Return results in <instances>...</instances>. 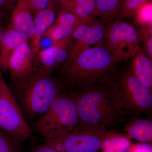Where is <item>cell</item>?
<instances>
[{
  "label": "cell",
  "mask_w": 152,
  "mask_h": 152,
  "mask_svg": "<svg viewBox=\"0 0 152 152\" xmlns=\"http://www.w3.org/2000/svg\"><path fill=\"white\" fill-rule=\"evenodd\" d=\"M75 94L80 124L108 130L127 121L129 116L117 105L104 80Z\"/></svg>",
  "instance_id": "cell-1"
},
{
  "label": "cell",
  "mask_w": 152,
  "mask_h": 152,
  "mask_svg": "<svg viewBox=\"0 0 152 152\" xmlns=\"http://www.w3.org/2000/svg\"><path fill=\"white\" fill-rule=\"evenodd\" d=\"M14 83L16 99L24 115L30 120L47 111L62 92L63 86L53 77L52 72L36 68L26 78Z\"/></svg>",
  "instance_id": "cell-2"
},
{
  "label": "cell",
  "mask_w": 152,
  "mask_h": 152,
  "mask_svg": "<svg viewBox=\"0 0 152 152\" xmlns=\"http://www.w3.org/2000/svg\"><path fill=\"white\" fill-rule=\"evenodd\" d=\"M118 62L103 46L91 47L61 69L64 83L78 90L98 83L115 72Z\"/></svg>",
  "instance_id": "cell-3"
},
{
  "label": "cell",
  "mask_w": 152,
  "mask_h": 152,
  "mask_svg": "<svg viewBox=\"0 0 152 152\" xmlns=\"http://www.w3.org/2000/svg\"><path fill=\"white\" fill-rule=\"evenodd\" d=\"M105 82L117 105L129 116L151 112L152 91L139 80L130 67L115 72Z\"/></svg>",
  "instance_id": "cell-4"
},
{
  "label": "cell",
  "mask_w": 152,
  "mask_h": 152,
  "mask_svg": "<svg viewBox=\"0 0 152 152\" xmlns=\"http://www.w3.org/2000/svg\"><path fill=\"white\" fill-rule=\"evenodd\" d=\"M80 122L75 92H61L35 123L34 130L45 140L64 135Z\"/></svg>",
  "instance_id": "cell-5"
},
{
  "label": "cell",
  "mask_w": 152,
  "mask_h": 152,
  "mask_svg": "<svg viewBox=\"0 0 152 152\" xmlns=\"http://www.w3.org/2000/svg\"><path fill=\"white\" fill-rule=\"evenodd\" d=\"M103 40V46L119 62L132 59L142 50L137 29L124 20L106 24Z\"/></svg>",
  "instance_id": "cell-6"
},
{
  "label": "cell",
  "mask_w": 152,
  "mask_h": 152,
  "mask_svg": "<svg viewBox=\"0 0 152 152\" xmlns=\"http://www.w3.org/2000/svg\"><path fill=\"white\" fill-rule=\"evenodd\" d=\"M110 132L104 128L80 124L64 135L45 140L60 152H98Z\"/></svg>",
  "instance_id": "cell-7"
},
{
  "label": "cell",
  "mask_w": 152,
  "mask_h": 152,
  "mask_svg": "<svg viewBox=\"0 0 152 152\" xmlns=\"http://www.w3.org/2000/svg\"><path fill=\"white\" fill-rule=\"evenodd\" d=\"M0 129L22 142L31 138L32 131L0 70Z\"/></svg>",
  "instance_id": "cell-8"
},
{
  "label": "cell",
  "mask_w": 152,
  "mask_h": 152,
  "mask_svg": "<svg viewBox=\"0 0 152 152\" xmlns=\"http://www.w3.org/2000/svg\"><path fill=\"white\" fill-rule=\"evenodd\" d=\"M73 40L70 36L49 48L39 50L35 56L34 68L52 72L62 66L73 44Z\"/></svg>",
  "instance_id": "cell-9"
},
{
  "label": "cell",
  "mask_w": 152,
  "mask_h": 152,
  "mask_svg": "<svg viewBox=\"0 0 152 152\" xmlns=\"http://www.w3.org/2000/svg\"><path fill=\"white\" fill-rule=\"evenodd\" d=\"M35 55L27 42L19 45L8 59L7 70L13 82L26 78L33 71Z\"/></svg>",
  "instance_id": "cell-10"
},
{
  "label": "cell",
  "mask_w": 152,
  "mask_h": 152,
  "mask_svg": "<svg viewBox=\"0 0 152 152\" xmlns=\"http://www.w3.org/2000/svg\"><path fill=\"white\" fill-rule=\"evenodd\" d=\"M33 14L24 4L19 0L12 10L11 26L28 40L32 39L35 31Z\"/></svg>",
  "instance_id": "cell-11"
},
{
  "label": "cell",
  "mask_w": 152,
  "mask_h": 152,
  "mask_svg": "<svg viewBox=\"0 0 152 152\" xmlns=\"http://www.w3.org/2000/svg\"><path fill=\"white\" fill-rule=\"evenodd\" d=\"M105 27L99 20L96 21L88 34L81 39L76 40L73 44L65 61L61 69L70 64L82 52L91 48L95 44L99 43L103 39Z\"/></svg>",
  "instance_id": "cell-12"
},
{
  "label": "cell",
  "mask_w": 152,
  "mask_h": 152,
  "mask_svg": "<svg viewBox=\"0 0 152 152\" xmlns=\"http://www.w3.org/2000/svg\"><path fill=\"white\" fill-rule=\"evenodd\" d=\"M56 20V9L53 1L47 7L34 14L35 31L30 45L35 56L39 51V42L41 37L53 24Z\"/></svg>",
  "instance_id": "cell-13"
},
{
  "label": "cell",
  "mask_w": 152,
  "mask_h": 152,
  "mask_svg": "<svg viewBox=\"0 0 152 152\" xmlns=\"http://www.w3.org/2000/svg\"><path fill=\"white\" fill-rule=\"evenodd\" d=\"M10 26L4 29L0 43V70H7L8 61L11 54L21 44L27 42Z\"/></svg>",
  "instance_id": "cell-14"
},
{
  "label": "cell",
  "mask_w": 152,
  "mask_h": 152,
  "mask_svg": "<svg viewBox=\"0 0 152 152\" xmlns=\"http://www.w3.org/2000/svg\"><path fill=\"white\" fill-rule=\"evenodd\" d=\"M132 59L130 67L133 73L152 91V59L142 50Z\"/></svg>",
  "instance_id": "cell-15"
},
{
  "label": "cell",
  "mask_w": 152,
  "mask_h": 152,
  "mask_svg": "<svg viewBox=\"0 0 152 152\" xmlns=\"http://www.w3.org/2000/svg\"><path fill=\"white\" fill-rule=\"evenodd\" d=\"M124 130L129 137L138 141H152V122L150 120L134 118L126 124Z\"/></svg>",
  "instance_id": "cell-16"
},
{
  "label": "cell",
  "mask_w": 152,
  "mask_h": 152,
  "mask_svg": "<svg viewBox=\"0 0 152 152\" xmlns=\"http://www.w3.org/2000/svg\"><path fill=\"white\" fill-rule=\"evenodd\" d=\"M123 0H96V17L103 24L116 20Z\"/></svg>",
  "instance_id": "cell-17"
},
{
  "label": "cell",
  "mask_w": 152,
  "mask_h": 152,
  "mask_svg": "<svg viewBox=\"0 0 152 152\" xmlns=\"http://www.w3.org/2000/svg\"><path fill=\"white\" fill-rule=\"evenodd\" d=\"M63 8L84 20H90L96 17V0H71L67 5Z\"/></svg>",
  "instance_id": "cell-18"
},
{
  "label": "cell",
  "mask_w": 152,
  "mask_h": 152,
  "mask_svg": "<svg viewBox=\"0 0 152 152\" xmlns=\"http://www.w3.org/2000/svg\"><path fill=\"white\" fill-rule=\"evenodd\" d=\"M131 145L129 140L125 137H115L109 133L104 142L103 152H123Z\"/></svg>",
  "instance_id": "cell-19"
},
{
  "label": "cell",
  "mask_w": 152,
  "mask_h": 152,
  "mask_svg": "<svg viewBox=\"0 0 152 152\" xmlns=\"http://www.w3.org/2000/svg\"><path fill=\"white\" fill-rule=\"evenodd\" d=\"M90 20H84L79 18L67 9L61 8V10L57 18H56L55 23L62 25L66 27L75 29L77 27Z\"/></svg>",
  "instance_id": "cell-20"
},
{
  "label": "cell",
  "mask_w": 152,
  "mask_h": 152,
  "mask_svg": "<svg viewBox=\"0 0 152 152\" xmlns=\"http://www.w3.org/2000/svg\"><path fill=\"white\" fill-rule=\"evenodd\" d=\"M150 1L151 0H123L118 19L124 20L134 17L139 8Z\"/></svg>",
  "instance_id": "cell-21"
},
{
  "label": "cell",
  "mask_w": 152,
  "mask_h": 152,
  "mask_svg": "<svg viewBox=\"0 0 152 152\" xmlns=\"http://www.w3.org/2000/svg\"><path fill=\"white\" fill-rule=\"evenodd\" d=\"M22 143L0 129V152H22Z\"/></svg>",
  "instance_id": "cell-22"
},
{
  "label": "cell",
  "mask_w": 152,
  "mask_h": 152,
  "mask_svg": "<svg viewBox=\"0 0 152 152\" xmlns=\"http://www.w3.org/2000/svg\"><path fill=\"white\" fill-rule=\"evenodd\" d=\"M75 30L72 28L66 27L54 22L43 35L48 36L56 43L72 36Z\"/></svg>",
  "instance_id": "cell-23"
},
{
  "label": "cell",
  "mask_w": 152,
  "mask_h": 152,
  "mask_svg": "<svg viewBox=\"0 0 152 152\" xmlns=\"http://www.w3.org/2000/svg\"><path fill=\"white\" fill-rule=\"evenodd\" d=\"M134 17L140 26L152 25V0L143 4Z\"/></svg>",
  "instance_id": "cell-24"
},
{
  "label": "cell",
  "mask_w": 152,
  "mask_h": 152,
  "mask_svg": "<svg viewBox=\"0 0 152 152\" xmlns=\"http://www.w3.org/2000/svg\"><path fill=\"white\" fill-rule=\"evenodd\" d=\"M31 11L33 14L45 8L51 3L53 0H19Z\"/></svg>",
  "instance_id": "cell-25"
},
{
  "label": "cell",
  "mask_w": 152,
  "mask_h": 152,
  "mask_svg": "<svg viewBox=\"0 0 152 152\" xmlns=\"http://www.w3.org/2000/svg\"><path fill=\"white\" fill-rule=\"evenodd\" d=\"M140 41H143L150 37H152V25L140 26L137 31Z\"/></svg>",
  "instance_id": "cell-26"
},
{
  "label": "cell",
  "mask_w": 152,
  "mask_h": 152,
  "mask_svg": "<svg viewBox=\"0 0 152 152\" xmlns=\"http://www.w3.org/2000/svg\"><path fill=\"white\" fill-rule=\"evenodd\" d=\"M56 44L51 38L48 36L43 35L40 39L39 44V51L49 48Z\"/></svg>",
  "instance_id": "cell-27"
},
{
  "label": "cell",
  "mask_w": 152,
  "mask_h": 152,
  "mask_svg": "<svg viewBox=\"0 0 152 152\" xmlns=\"http://www.w3.org/2000/svg\"><path fill=\"white\" fill-rule=\"evenodd\" d=\"M130 152H152L151 147L145 144H139L129 147Z\"/></svg>",
  "instance_id": "cell-28"
},
{
  "label": "cell",
  "mask_w": 152,
  "mask_h": 152,
  "mask_svg": "<svg viewBox=\"0 0 152 152\" xmlns=\"http://www.w3.org/2000/svg\"><path fill=\"white\" fill-rule=\"evenodd\" d=\"M144 42V52L149 58L152 59V37L146 39Z\"/></svg>",
  "instance_id": "cell-29"
},
{
  "label": "cell",
  "mask_w": 152,
  "mask_h": 152,
  "mask_svg": "<svg viewBox=\"0 0 152 152\" xmlns=\"http://www.w3.org/2000/svg\"><path fill=\"white\" fill-rule=\"evenodd\" d=\"M18 0H0V10L13 8Z\"/></svg>",
  "instance_id": "cell-30"
},
{
  "label": "cell",
  "mask_w": 152,
  "mask_h": 152,
  "mask_svg": "<svg viewBox=\"0 0 152 152\" xmlns=\"http://www.w3.org/2000/svg\"><path fill=\"white\" fill-rule=\"evenodd\" d=\"M31 152H60L53 147L45 143L38 146L33 149Z\"/></svg>",
  "instance_id": "cell-31"
},
{
  "label": "cell",
  "mask_w": 152,
  "mask_h": 152,
  "mask_svg": "<svg viewBox=\"0 0 152 152\" xmlns=\"http://www.w3.org/2000/svg\"><path fill=\"white\" fill-rule=\"evenodd\" d=\"M1 17V13H0V43H1V40L2 37L3 33H4V31L5 29H4V27H3L2 24Z\"/></svg>",
  "instance_id": "cell-32"
},
{
  "label": "cell",
  "mask_w": 152,
  "mask_h": 152,
  "mask_svg": "<svg viewBox=\"0 0 152 152\" xmlns=\"http://www.w3.org/2000/svg\"><path fill=\"white\" fill-rule=\"evenodd\" d=\"M125 152V151H124V152ZM129 152H130L129 151Z\"/></svg>",
  "instance_id": "cell-33"
}]
</instances>
